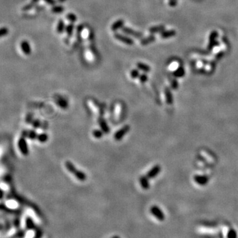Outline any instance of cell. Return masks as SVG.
<instances>
[{"label":"cell","instance_id":"ac0fdd59","mask_svg":"<svg viewBox=\"0 0 238 238\" xmlns=\"http://www.w3.org/2000/svg\"><path fill=\"white\" fill-rule=\"evenodd\" d=\"M165 31V26L164 25H158L155 26L150 28L149 32L151 34H155L158 33H161L162 31Z\"/></svg>","mask_w":238,"mask_h":238},{"label":"cell","instance_id":"836d02e7","mask_svg":"<svg viewBox=\"0 0 238 238\" xmlns=\"http://www.w3.org/2000/svg\"><path fill=\"white\" fill-rule=\"evenodd\" d=\"M45 2L47 3V4L50 5H54L55 4V1L54 0H44Z\"/></svg>","mask_w":238,"mask_h":238},{"label":"cell","instance_id":"52a82bcc","mask_svg":"<svg viewBox=\"0 0 238 238\" xmlns=\"http://www.w3.org/2000/svg\"><path fill=\"white\" fill-rule=\"evenodd\" d=\"M20 47H21V49L22 52H23V54L27 55V56L31 54V46L29 45V43H28V42L27 41V40H23L21 42V44H20Z\"/></svg>","mask_w":238,"mask_h":238},{"label":"cell","instance_id":"277c9868","mask_svg":"<svg viewBox=\"0 0 238 238\" xmlns=\"http://www.w3.org/2000/svg\"><path fill=\"white\" fill-rule=\"evenodd\" d=\"M193 179L194 182L199 185L200 186H205L208 184L209 181V178L208 176L206 175H196L194 176Z\"/></svg>","mask_w":238,"mask_h":238},{"label":"cell","instance_id":"4dcf8cb0","mask_svg":"<svg viewBox=\"0 0 238 238\" xmlns=\"http://www.w3.org/2000/svg\"><path fill=\"white\" fill-rule=\"evenodd\" d=\"M228 238H236L237 237L236 231L234 230H230L228 232Z\"/></svg>","mask_w":238,"mask_h":238},{"label":"cell","instance_id":"5b68a950","mask_svg":"<svg viewBox=\"0 0 238 238\" xmlns=\"http://www.w3.org/2000/svg\"><path fill=\"white\" fill-rule=\"evenodd\" d=\"M114 37L116 39H117L118 41L122 42L124 44H126L127 45H132L134 44V41H133L132 39H130V38L127 37L124 35H123L121 34L116 33L114 34Z\"/></svg>","mask_w":238,"mask_h":238},{"label":"cell","instance_id":"9a60e30c","mask_svg":"<svg viewBox=\"0 0 238 238\" xmlns=\"http://www.w3.org/2000/svg\"><path fill=\"white\" fill-rule=\"evenodd\" d=\"M19 147L20 150H21V152L23 153V154L24 155H27L28 153V150L27 147V144L26 143V141L24 139H21L19 141Z\"/></svg>","mask_w":238,"mask_h":238},{"label":"cell","instance_id":"ba28073f","mask_svg":"<svg viewBox=\"0 0 238 238\" xmlns=\"http://www.w3.org/2000/svg\"><path fill=\"white\" fill-rule=\"evenodd\" d=\"M55 102L56 103V104L58 105L60 108L66 109L68 108V103L67 102L64 98H63L60 96H56L54 97Z\"/></svg>","mask_w":238,"mask_h":238},{"label":"cell","instance_id":"f1b7e54d","mask_svg":"<svg viewBox=\"0 0 238 238\" xmlns=\"http://www.w3.org/2000/svg\"><path fill=\"white\" fill-rule=\"evenodd\" d=\"M66 19H67L68 21L74 23L75 21H76L77 17L75 16V15H74L73 13H69L66 15Z\"/></svg>","mask_w":238,"mask_h":238},{"label":"cell","instance_id":"8fae6325","mask_svg":"<svg viewBox=\"0 0 238 238\" xmlns=\"http://www.w3.org/2000/svg\"><path fill=\"white\" fill-rule=\"evenodd\" d=\"M140 183L141 187L144 188V190H147L150 188V182L149 179L147 176H142L140 178Z\"/></svg>","mask_w":238,"mask_h":238},{"label":"cell","instance_id":"d4e9b609","mask_svg":"<svg viewBox=\"0 0 238 238\" xmlns=\"http://www.w3.org/2000/svg\"><path fill=\"white\" fill-rule=\"evenodd\" d=\"M74 28V26L73 24H72V23H70V24H69L67 26V27H66V33L68 34V36H71L72 34V33H73Z\"/></svg>","mask_w":238,"mask_h":238},{"label":"cell","instance_id":"7c38bea8","mask_svg":"<svg viewBox=\"0 0 238 238\" xmlns=\"http://www.w3.org/2000/svg\"><path fill=\"white\" fill-rule=\"evenodd\" d=\"M26 228L28 230H34L37 228V226L34 223L33 220L31 217H27L25 220Z\"/></svg>","mask_w":238,"mask_h":238},{"label":"cell","instance_id":"9c48e42d","mask_svg":"<svg viewBox=\"0 0 238 238\" xmlns=\"http://www.w3.org/2000/svg\"><path fill=\"white\" fill-rule=\"evenodd\" d=\"M218 37V33L216 31H212L209 37V44H208V49H212L215 45H216V39Z\"/></svg>","mask_w":238,"mask_h":238},{"label":"cell","instance_id":"2e32d148","mask_svg":"<svg viewBox=\"0 0 238 238\" xmlns=\"http://www.w3.org/2000/svg\"><path fill=\"white\" fill-rule=\"evenodd\" d=\"M156 40V37L153 34H151V35L147 37L146 38H144V39H142L140 40V44L143 46H146L150 44V43L153 42Z\"/></svg>","mask_w":238,"mask_h":238},{"label":"cell","instance_id":"8992f818","mask_svg":"<svg viewBox=\"0 0 238 238\" xmlns=\"http://www.w3.org/2000/svg\"><path fill=\"white\" fill-rule=\"evenodd\" d=\"M122 31L124 33L128 34L130 36L134 37V38H136V39H140V38L142 37V34L141 33H139V32L136 31L128 27H123L122 28Z\"/></svg>","mask_w":238,"mask_h":238},{"label":"cell","instance_id":"4316f807","mask_svg":"<svg viewBox=\"0 0 238 238\" xmlns=\"http://www.w3.org/2000/svg\"><path fill=\"white\" fill-rule=\"evenodd\" d=\"M48 136H47V134H41L37 136V139L39 140V141H40V142H45L47 141L48 140Z\"/></svg>","mask_w":238,"mask_h":238},{"label":"cell","instance_id":"5bb4252c","mask_svg":"<svg viewBox=\"0 0 238 238\" xmlns=\"http://www.w3.org/2000/svg\"><path fill=\"white\" fill-rule=\"evenodd\" d=\"M165 99H166V103L168 104H172L173 103V97L172 93H171L169 88H165Z\"/></svg>","mask_w":238,"mask_h":238},{"label":"cell","instance_id":"1f68e13d","mask_svg":"<svg viewBox=\"0 0 238 238\" xmlns=\"http://www.w3.org/2000/svg\"><path fill=\"white\" fill-rule=\"evenodd\" d=\"M139 80H140V82L142 83H146L147 81V76L146 74L140 75V76H139Z\"/></svg>","mask_w":238,"mask_h":238},{"label":"cell","instance_id":"d6a6232c","mask_svg":"<svg viewBox=\"0 0 238 238\" xmlns=\"http://www.w3.org/2000/svg\"><path fill=\"white\" fill-rule=\"evenodd\" d=\"M171 88H172V89H177L179 87V84H178L177 81L176 80H173L172 81H171Z\"/></svg>","mask_w":238,"mask_h":238},{"label":"cell","instance_id":"83f0119b","mask_svg":"<svg viewBox=\"0 0 238 238\" xmlns=\"http://www.w3.org/2000/svg\"><path fill=\"white\" fill-rule=\"evenodd\" d=\"M9 33V30L7 27L0 28V38L7 35Z\"/></svg>","mask_w":238,"mask_h":238},{"label":"cell","instance_id":"7402d4cb","mask_svg":"<svg viewBox=\"0 0 238 238\" xmlns=\"http://www.w3.org/2000/svg\"><path fill=\"white\" fill-rule=\"evenodd\" d=\"M65 28V25H64V23L62 20H60L58 23V25H57V28H56V31H57V33H63L64 30Z\"/></svg>","mask_w":238,"mask_h":238},{"label":"cell","instance_id":"3957f363","mask_svg":"<svg viewBox=\"0 0 238 238\" xmlns=\"http://www.w3.org/2000/svg\"><path fill=\"white\" fill-rule=\"evenodd\" d=\"M161 166L159 165H156L155 166H153L152 169H151L147 173L146 176L147 177V178L149 179H153L156 177L158 176L159 173L161 172Z\"/></svg>","mask_w":238,"mask_h":238},{"label":"cell","instance_id":"7a4b0ae2","mask_svg":"<svg viewBox=\"0 0 238 238\" xmlns=\"http://www.w3.org/2000/svg\"><path fill=\"white\" fill-rule=\"evenodd\" d=\"M130 129V127L129 125H126V126H123L122 128L118 130V131L115 134V135H114L115 140L117 141L121 140L123 138L124 136L129 132Z\"/></svg>","mask_w":238,"mask_h":238},{"label":"cell","instance_id":"44dd1931","mask_svg":"<svg viewBox=\"0 0 238 238\" xmlns=\"http://www.w3.org/2000/svg\"><path fill=\"white\" fill-rule=\"evenodd\" d=\"M76 179H77L80 181H85L87 179L86 174L84 173L83 171L77 170V171L74 175Z\"/></svg>","mask_w":238,"mask_h":238},{"label":"cell","instance_id":"6da1fadb","mask_svg":"<svg viewBox=\"0 0 238 238\" xmlns=\"http://www.w3.org/2000/svg\"><path fill=\"white\" fill-rule=\"evenodd\" d=\"M150 212L156 219H158L159 221H164L165 220V216L164 213L161 210V208H159L158 206H152L150 208Z\"/></svg>","mask_w":238,"mask_h":238},{"label":"cell","instance_id":"cb8c5ba5","mask_svg":"<svg viewBox=\"0 0 238 238\" xmlns=\"http://www.w3.org/2000/svg\"><path fill=\"white\" fill-rule=\"evenodd\" d=\"M103 132L101 130H95L93 131V136H94L95 138L99 139L103 136Z\"/></svg>","mask_w":238,"mask_h":238},{"label":"cell","instance_id":"f546056e","mask_svg":"<svg viewBox=\"0 0 238 238\" xmlns=\"http://www.w3.org/2000/svg\"><path fill=\"white\" fill-rule=\"evenodd\" d=\"M64 10V7L62 6H54L52 7V11L55 13H62Z\"/></svg>","mask_w":238,"mask_h":238},{"label":"cell","instance_id":"e0dca14e","mask_svg":"<svg viewBox=\"0 0 238 238\" xmlns=\"http://www.w3.org/2000/svg\"><path fill=\"white\" fill-rule=\"evenodd\" d=\"M123 26H124V21L122 19H120V20H118V21H115L114 23H113L111 27V29L112 31H116L118 30L119 28H123Z\"/></svg>","mask_w":238,"mask_h":238},{"label":"cell","instance_id":"603a6c76","mask_svg":"<svg viewBox=\"0 0 238 238\" xmlns=\"http://www.w3.org/2000/svg\"><path fill=\"white\" fill-rule=\"evenodd\" d=\"M43 236V231L40 228H36L34 230V234L33 237L32 238H42Z\"/></svg>","mask_w":238,"mask_h":238},{"label":"cell","instance_id":"4fadbf2b","mask_svg":"<svg viewBox=\"0 0 238 238\" xmlns=\"http://www.w3.org/2000/svg\"><path fill=\"white\" fill-rule=\"evenodd\" d=\"M176 34V31L174 30H168L164 31L160 33V37L163 39H167L169 38L175 36Z\"/></svg>","mask_w":238,"mask_h":238},{"label":"cell","instance_id":"d6986e66","mask_svg":"<svg viewBox=\"0 0 238 238\" xmlns=\"http://www.w3.org/2000/svg\"><path fill=\"white\" fill-rule=\"evenodd\" d=\"M136 67L140 69V70L143 71L144 72H146V73H147V72H150V66L148 65L145 64H144V63H141V62L137 63L136 64Z\"/></svg>","mask_w":238,"mask_h":238},{"label":"cell","instance_id":"484cf974","mask_svg":"<svg viewBox=\"0 0 238 238\" xmlns=\"http://www.w3.org/2000/svg\"><path fill=\"white\" fill-rule=\"evenodd\" d=\"M139 76H140V72H139L138 69H134L130 72V77L132 79H136V78L139 77Z\"/></svg>","mask_w":238,"mask_h":238},{"label":"cell","instance_id":"30bf717a","mask_svg":"<svg viewBox=\"0 0 238 238\" xmlns=\"http://www.w3.org/2000/svg\"><path fill=\"white\" fill-rule=\"evenodd\" d=\"M98 123L101 126V130H102L104 134H108L110 130L108 124L106 123V121L104 120L103 118H99L98 119Z\"/></svg>","mask_w":238,"mask_h":238},{"label":"cell","instance_id":"ffe728a7","mask_svg":"<svg viewBox=\"0 0 238 238\" xmlns=\"http://www.w3.org/2000/svg\"><path fill=\"white\" fill-rule=\"evenodd\" d=\"M185 74V71L182 67H179L173 72V75L175 77H182Z\"/></svg>","mask_w":238,"mask_h":238},{"label":"cell","instance_id":"e575fe53","mask_svg":"<svg viewBox=\"0 0 238 238\" xmlns=\"http://www.w3.org/2000/svg\"><path fill=\"white\" fill-rule=\"evenodd\" d=\"M39 126H40V121L39 120L34 121V128H39Z\"/></svg>","mask_w":238,"mask_h":238}]
</instances>
